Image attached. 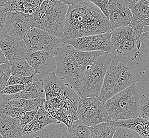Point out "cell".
Segmentation results:
<instances>
[{
  "label": "cell",
  "instance_id": "1",
  "mask_svg": "<svg viewBox=\"0 0 149 138\" xmlns=\"http://www.w3.org/2000/svg\"><path fill=\"white\" fill-rule=\"evenodd\" d=\"M112 30L109 19L92 3L84 1L69 6L62 39L64 43L83 36Z\"/></svg>",
  "mask_w": 149,
  "mask_h": 138
},
{
  "label": "cell",
  "instance_id": "2",
  "mask_svg": "<svg viewBox=\"0 0 149 138\" xmlns=\"http://www.w3.org/2000/svg\"><path fill=\"white\" fill-rule=\"evenodd\" d=\"M104 53L81 51L72 45L63 43L54 53L56 64L55 72L76 91L86 69Z\"/></svg>",
  "mask_w": 149,
  "mask_h": 138
},
{
  "label": "cell",
  "instance_id": "3",
  "mask_svg": "<svg viewBox=\"0 0 149 138\" xmlns=\"http://www.w3.org/2000/svg\"><path fill=\"white\" fill-rule=\"evenodd\" d=\"M142 74L139 63L117 52L106 73L99 99L104 104L113 95L140 81Z\"/></svg>",
  "mask_w": 149,
  "mask_h": 138
},
{
  "label": "cell",
  "instance_id": "4",
  "mask_svg": "<svg viewBox=\"0 0 149 138\" xmlns=\"http://www.w3.org/2000/svg\"><path fill=\"white\" fill-rule=\"evenodd\" d=\"M68 8V5L58 1L45 0L30 15L32 26L62 38Z\"/></svg>",
  "mask_w": 149,
  "mask_h": 138
},
{
  "label": "cell",
  "instance_id": "5",
  "mask_svg": "<svg viewBox=\"0 0 149 138\" xmlns=\"http://www.w3.org/2000/svg\"><path fill=\"white\" fill-rule=\"evenodd\" d=\"M141 95L136 84L113 95L104 102L110 120L118 121L139 117Z\"/></svg>",
  "mask_w": 149,
  "mask_h": 138
},
{
  "label": "cell",
  "instance_id": "6",
  "mask_svg": "<svg viewBox=\"0 0 149 138\" xmlns=\"http://www.w3.org/2000/svg\"><path fill=\"white\" fill-rule=\"evenodd\" d=\"M114 55L105 52L86 69L76 90L80 97H99L106 73Z\"/></svg>",
  "mask_w": 149,
  "mask_h": 138
},
{
  "label": "cell",
  "instance_id": "7",
  "mask_svg": "<svg viewBox=\"0 0 149 138\" xmlns=\"http://www.w3.org/2000/svg\"><path fill=\"white\" fill-rule=\"evenodd\" d=\"M78 120L89 127L95 126L110 120L104 103L99 97H82L79 99Z\"/></svg>",
  "mask_w": 149,
  "mask_h": 138
},
{
  "label": "cell",
  "instance_id": "8",
  "mask_svg": "<svg viewBox=\"0 0 149 138\" xmlns=\"http://www.w3.org/2000/svg\"><path fill=\"white\" fill-rule=\"evenodd\" d=\"M111 41L116 52L134 61L139 52L140 41L134 29L129 26L111 30Z\"/></svg>",
  "mask_w": 149,
  "mask_h": 138
},
{
  "label": "cell",
  "instance_id": "9",
  "mask_svg": "<svg viewBox=\"0 0 149 138\" xmlns=\"http://www.w3.org/2000/svg\"><path fill=\"white\" fill-rule=\"evenodd\" d=\"M29 53L46 51L54 53L63 43V39L32 26L24 39Z\"/></svg>",
  "mask_w": 149,
  "mask_h": 138
},
{
  "label": "cell",
  "instance_id": "10",
  "mask_svg": "<svg viewBox=\"0 0 149 138\" xmlns=\"http://www.w3.org/2000/svg\"><path fill=\"white\" fill-rule=\"evenodd\" d=\"M66 44L72 45L81 51H102L113 55L117 53L111 41V30L101 34L83 36Z\"/></svg>",
  "mask_w": 149,
  "mask_h": 138
},
{
  "label": "cell",
  "instance_id": "11",
  "mask_svg": "<svg viewBox=\"0 0 149 138\" xmlns=\"http://www.w3.org/2000/svg\"><path fill=\"white\" fill-rule=\"evenodd\" d=\"M6 26L8 36L24 40L33 26L30 15L19 11L6 12Z\"/></svg>",
  "mask_w": 149,
  "mask_h": 138
},
{
  "label": "cell",
  "instance_id": "12",
  "mask_svg": "<svg viewBox=\"0 0 149 138\" xmlns=\"http://www.w3.org/2000/svg\"><path fill=\"white\" fill-rule=\"evenodd\" d=\"M35 70L36 75L42 80L56 69L54 54L51 52L41 51L29 53L26 59Z\"/></svg>",
  "mask_w": 149,
  "mask_h": 138
},
{
  "label": "cell",
  "instance_id": "13",
  "mask_svg": "<svg viewBox=\"0 0 149 138\" xmlns=\"http://www.w3.org/2000/svg\"><path fill=\"white\" fill-rule=\"evenodd\" d=\"M128 6V0H108L109 20L112 29L131 23L133 15Z\"/></svg>",
  "mask_w": 149,
  "mask_h": 138
},
{
  "label": "cell",
  "instance_id": "14",
  "mask_svg": "<svg viewBox=\"0 0 149 138\" xmlns=\"http://www.w3.org/2000/svg\"><path fill=\"white\" fill-rule=\"evenodd\" d=\"M0 48L9 62L26 60L29 54L24 40L9 36L0 40Z\"/></svg>",
  "mask_w": 149,
  "mask_h": 138
},
{
  "label": "cell",
  "instance_id": "15",
  "mask_svg": "<svg viewBox=\"0 0 149 138\" xmlns=\"http://www.w3.org/2000/svg\"><path fill=\"white\" fill-rule=\"evenodd\" d=\"M45 93V100H49L63 96L69 83L57 75L55 71L42 79Z\"/></svg>",
  "mask_w": 149,
  "mask_h": 138
},
{
  "label": "cell",
  "instance_id": "16",
  "mask_svg": "<svg viewBox=\"0 0 149 138\" xmlns=\"http://www.w3.org/2000/svg\"><path fill=\"white\" fill-rule=\"evenodd\" d=\"M1 101H8L13 99H33L45 98V93L42 80L34 81L26 85L20 93L13 95H1Z\"/></svg>",
  "mask_w": 149,
  "mask_h": 138
},
{
  "label": "cell",
  "instance_id": "17",
  "mask_svg": "<svg viewBox=\"0 0 149 138\" xmlns=\"http://www.w3.org/2000/svg\"><path fill=\"white\" fill-rule=\"evenodd\" d=\"M58 122H59L45 110L44 105H42L36 112L33 120L24 128L23 135L38 132L49 125Z\"/></svg>",
  "mask_w": 149,
  "mask_h": 138
},
{
  "label": "cell",
  "instance_id": "18",
  "mask_svg": "<svg viewBox=\"0 0 149 138\" xmlns=\"http://www.w3.org/2000/svg\"><path fill=\"white\" fill-rule=\"evenodd\" d=\"M23 128L19 118L0 113V135L3 138H22Z\"/></svg>",
  "mask_w": 149,
  "mask_h": 138
},
{
  "label": "cell",
  "instance_id": "19",
  "mask_svg": "<svg viewBox=\"0 0 149 138\" xmlns=\"http://www.w3.org/2000/svg\"><path fill=\"white\" fill-rule=\"evenodd\" d=\"M22 138H70L68 128L61 122L46 126L38 132L24 135Z\"/></svg>",
  "mask_w": 149,
  "mask_h": 138
},
{
  "label": "cell",
  "instance_id": "20",
  "mask_svg": "<svg viewBox=\"0 0 149 138\" xmlns=\"http://www.w3.org/2000/svg\"><path fill=\"white\" fill-rule=\"evenodd\" d=\"M45 0H12L6 2L3 8L6 12L19 11L31 15L41 6Z\"/></svg>",
  "mask_w": 149,
  "mask_h": 138
},
{
  "label": "cell",
  "instance_id": "21",
  "mask_svg": "<svg viewBox=\"0 0 149 138\" xmlns=\"http://www.w3.org/2000/svg\"><path fill=\"white\" fill-rule=\"evenodd\" d=\"M45 98L33 99H13L8 101H0V107H15L23 109L26 111H38L44 105Z\"/></svg>",
  "mask_w": 149,
  "mask_h": 138
},
{
  "label": "cell",
  "instance_id": "22",
  "mask_svg": "<svg viewBox=\"0 0 149 138\" xmlns=\"http://www.w3.org/2000/svg\"><path fill=\"white\" fill-rule=\"evenodd\" d=\"M117 127H124L134 130L143 138H149V120L141 117L125 120L114 121Z\"/></svg>",
  "mask_w": 149,
  "mask_h": 138
},
{
  "label": "cell",
  "instance_id": "23",
  "mask_svg": "<svg viewBox=\"0 0 149 138\" xmlns=\"http://www.w3.org/2000/svg\"><path fill=\"white\" fill-rule=\"evenodd\" d=\"M117 128L114 121L111 120L89 127L91 138H113Z\"/></svg>",
  "mask_w": 149,
  "mask_h": 138
},
{
  "label": "cell",
  "instance_id": "24",
  "mask_svg": "<svg viewBox=\"0 0 149 138\" xmlns=\"http://www.w3.org/2000/svg\"><path fill=\"white\" fill-rule=\"evenodd\" d=\"M11 75L29 77L35 74V70L26 60L9 62Z\"/></svg>",
  "mask_w": 149,
  "mask_h": 138
},
{
  "label": "cell",
  "instance_id": "25",
  "mask_svg": "<svg viewBox=\"0 0 149 138\" xmlns=\"http://www.w3.org/2000/svg\"><path fill=\"white\" fill-rule=\"evenodd\" d=\"M68 130L70 138H91L89 127L79 120L74 121Z\"/></svg>",
  "mask_w": 149,
  "mask_h": 138
},
{
  "label": "cell",
  "instance_id": "26",
  "mask_svg": "<svg viewBox=\"0 0 149 138\" xmlns=\"http://www.w3.org/2000/svg\"><path fill=\"white\" fill-rule=\"evenodd\" d=\"M139 56L141 60L149 65V31L142 33Z\"/></svg>",
  "mask_w": 149,
  "mask_h": 138
},
{
  "label": "cell",
  "instance_id": "27",
  "mask_svg": "<svg viewBox=\"0 0 149 138\" xmlns=\"http://www.w3.org/2000/svg\"><path fill=\"white\" fill-rule=\"evenodd\" d=\"M113 138H143L134 130L118 126Z\"/></svg>",
  "mask_w": 149,
  "mask_h": 138
},
{
  "label": "cell",
  "instance_id": "28",
  "mask_svg": "<svg viewBox=\"0 0 149 138\" xmlns=\"http://www.w3.org/2000/svg\"><path fill=\"white\" fill-rule=\"evenodd\" d=\"M10 63L0 64V93L6 87L8 81L11 76Z\"/></svg>",
  "mask_w": 149,
  "mask_h": 138
},
{
  "label": "cell",
  "instance_id": "29",
  "mask_svg": "<svg viewBox=\"0 0 149 138\" xmlns=\"http://www.w3.org/2000/svg\"><path fill=\"white\" fill-rule=\"evenodd\" d=\"M34 75L35 74L29 77H21V76L11 75L8 80L6 86L13 85V84L27 85L33 82V81Z\"/></svg>",
  "mask_w": 149,
  "mask_h": 138
},
{
  "label": "cell",
  "instance_id": "30",
  "mask_svg": "<svg viewBox=\"0 0 149 138\" xmlns=\"http://www.w3.org/2000/svg\"><path fill=\"white\" fill-rule=\"evenodd\" d=\"M23 109L15 107H0V113L10 117L20 118L24 112Z\"/></svg>",
  "mask_w": 149,
  "mask_h": 138
},
{
  "label": "cell",
  "instance_id": "31",
  "mask_svg": "<svg viewBox=\"0 0 149 138\" xmlns=\"http://www.w3.org/2000/svg\"><path fill=\"white\" fill-rule=\"evenodd\" d=\"M139 117L149 120V97L145 95L141 96Z\"/></svg>",
  "mask_w": 149,
  "mask_h": 138
},
{
  "label": "cell",
  "instance_id": "32",
  "mask_svg": "<svg viewBox=\"0 0 149 138\" xmlns=\"http://www.w3.org/2000/svg\"><path fill=\"white\" fill-rule=\"evenodd\" d=\"M86 3H92L97 6L106 18L109 19V10H108V0H84Z\"/></svg>",
  "mask_w": 149,
  "mask_h": 138
},
{
  "label": "cell",
  "instance_id": "33",
  "mask_svg": "<svg viewBox=\"0 0 149 138\" xmlns=\"http://www.w3.org/2000/svg\"><path fill=\"white\" fill-rule=\"evenodd\" d=\"M6 11L3 6H0V40L8 36L6 26Z\"/></svg>",
  "mask_w": 149,
  "mask_h": 138
},
{
  "label": "cell",
  "instance_id": "34",
  "mask_svg": "<svg viewBox=\"0 0 149 138\" xmlns=\"http://www.w3.org/2000/svg\"><path fill=\"white\" fill-rule=\"evenodd\" d=\"M26 85L24 84H13V85H10L6 86L0 93V95H13L15 93H19L21 91H22L24 87Z\"/></svg>",
  "mask_w": 149,
  "mask_h": 138
},
{
  "label": "cell",
  "instance_id": "35",
  "mask_svg": "<svg viewBox=\"0 0 149 138\" xmlns=\"http://www.w3.org/2000/svg\"><path fill=\"white\" fill-rule=\"evenodd\" d=\"M37 111H26L24 112V114H22L21 117L19 118L21 126L23 128V129L27 124L33 120Z\"/></svg>",
  "mask_w": 149,
  "mask_h": 138
},
{
  "label": "cell",
  "instance_id": "36",
  "mask_svg": "<svg viewBox=\"0 0 149 138\" xmlns=\"http://www.w3.org/2000/svg\"><path fill=\"white\" fill-rule=\"evenodd\" d=\"M57 1H58L63 3H65L68 6H71V5L74 4L75 3H78V2L84 1V0H57Z\"/></svg>",
  "mask_w": 149,
  "mask_h": 138
},
{
  "label": "cell",
  "instance_id": "37",
  "mask_svg": "<svg viewBox=\"0 0 149 138\" xmlns=\"http://www.w3.org/2000/svg\"><path fill=\"white\" fill-rule=\"evenodd\" d=\"M9 63V61L6 59L1 49L0 48V64L4 63Z\"/></svg>",
  "mask_w": 149,
  "mask_h": 138
},
{
  "label": "cell",
  "instance_id": "38",
  "mask_svg": "<svg viewBox=\"0 0 149 138\" xmlns=\"http://www.w3.org/2000/svg\"><path fill=\"white\" fill-rule=\"evenodd\" d=\"M140 0H129L130 4V9L132 6H134L135 3H137L139 1H140Z\"/></svg>",
  "mask_w": 149,
  "mask_h": 138
},
{
  "label": "cell",
  "instance_id": "39",
  "mask_svg": "<svg viewBox=\"0 0 149 138\" xmlns=\"http://www.w3.org/2000/svg\"><path fill=\"white\" fill-rule=\"evenodd\" d=\"M148 31H149V22L148 23V24H146V26H144L143 28L142 33Z\"/></svg>",
  "mask_w": 149,
  "mask_h": 138
},
{
  "label": "cell",
  "instance_id": "40",
  "mask_svg": "<svg viewBox=\"0 0 149 138\" xmlns=\"http://www.w3.org/2000/svg\"><path fill=\"white\" fill-rule=\"evenodd\" d=\"M6 2V0H0V6H3Z\"/></svg>",
  "mask_w": 149,
  "mask_h": 138
},
{
  "label": "cell",
  "instance_id": "41",
  "mask_svg": "<svg viewBox=\"0 0 149 138\" xmlns=\"http://www.w3.org/2000/svg\"><path fill=\"white\" fill-rule=\"evenodd\" d=\"M12 0H6V2H9V1H11Z\"/></svg>",
  "mask_w": 149,
  "mask_h": 138
},
{
  "label": "cell",
  "instance_id": "42",
  "mask_svg": "<svg viewBox=\"0 0 149 138\" xmlns=\"http://www.w3.org/2000/svg\"><path fill=\"white\" fill-rule=\"evenodd\" d=\"M0 138H2V137L1 135H0Z\"/></svg>",
  "mask_w": 149,
  "mask_h": 138
}]
</instances>
